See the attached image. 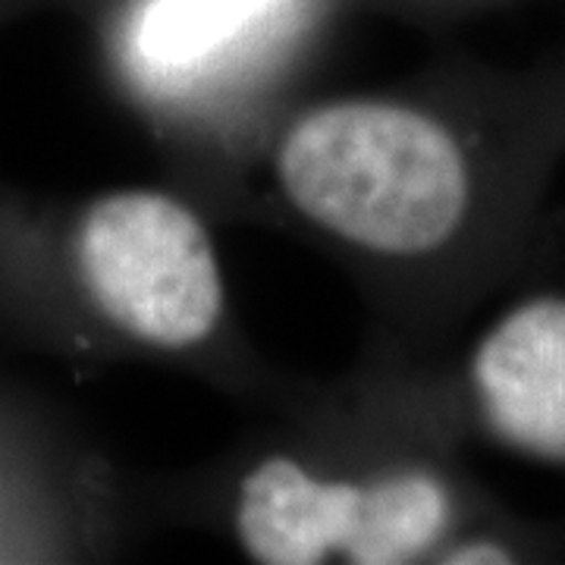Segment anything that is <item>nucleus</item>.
<instances>
[{
	"mask_svg": "<svg viewBox=\"0 0 565 565\" xmlns=\"http://www.w3.org/2000/svg\"><path fill=\"white\" fill-rule=\"evenodd\" d=\"M563 158L565 54L305 104L264 145L286 221L412 340L452 330L522 267Z\"/></svg>",
	"mask_w": 565,
	"mask_h": 565,
	"instance_id": "f257e3e1",
	"label": "nucleus"
},
{
	"mask_svg": "<svg viewBox=\"0 0 565 565\" xmlns=\"http://www.w3.org/2000/svg\"><path fill=\"white\" fill-rule=\"evenodd\" d=\"M465 434L452 377L405 386L396 415H323L245 452L223 522L252 563H437L493 509L459 465Z\"/></svg>",
	"mask_w": 565,
	"mask_h": 565,
	"instance_id": "f03ea898",
	"label": "nucleus"
},
{
	"mask_svg": "<svg viewBox=\"0 0 565 565\" xmlns=\"http://www.w3.org/2000/svg\"><path fill=\"white\" fill-rule=\"evenodd\" d=\"M82 296L141 355L236 367V337L217 245L180 195L132 185L82 207L73 233Z\"/></svg>",
	"mask_w": 565,
	"mask_h": 565,
	"instance_id": "7ed1b4c3",
	"label": "nucleus"
},
{
	"mask_svg": "<svg viewBox=\"0 0 565 565\" xmlns=\"http://www.w3.org/2000/svg\"><path fill=\"white\" fill-rule=\"evenodd\" d=\"M343 0H117V41L136 95L182 110L239 88V73L289 63Z\"/></svg>",
	"mask_w": 565,
	"mask_h": 565,
	"instance_id": "20e7f679",
	"label": "nucleus"
},
{
	"mask_svg": "<svg viewBox=\"0 0 565 565\" xmlns=\"http://www.w3.org/2000/svg\"><path fill=\"white\" fill-rule=\"evenodd\" d=\"M465 427L565 468V292L509 305L452 377Z\"/></svg>",
	"mask_w": 565,
	"mask_h": 565,
	"instance_id": "39448f33",
	"label": "nucleus"
},
{
	"mask_svg": "<svg viewBox=\"0 0 565 565\" xmlns=\"http://www.w3.org/2000/svg\"><path fill=\"white\" fill-rule=\"evenodd\" d=\"M345 10H381L403 20L446 22L478 13L487 7H500L509 0H343Z\"/></svg>",
	"mask_w": 565,
	"mask_h": 565,
	"instance_id": "423d86ee",
	"label": "nucleus"
},
{
	"mask_svg": "<svg viewBox=\"0 0 565 565\" xmlns=\"http://www.w3.org/2000/svg\"><path fill=\"white\" fill-rule=\"evenodd\" d=\"M0 3H3V0H0Z\"/></svg>",
	"mask_w": 565,
	"mask_h": 565,
	"instance_id": "0eeeda50",
	"label": "nucleus"
}]
</instances>
